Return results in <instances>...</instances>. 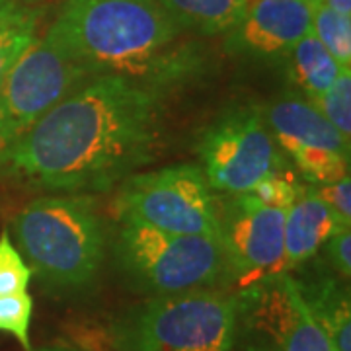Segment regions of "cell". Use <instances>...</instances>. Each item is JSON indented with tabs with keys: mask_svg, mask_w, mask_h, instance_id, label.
<instances>
[{
	"mask_svg": "<svg viewBox=\"0 0 351 351\" xmlns=\"http://www.w3.org/2000/svg\"><path fill=\"white\" fill-rule=\"evenodd\" d=\"M166 94L119 76L88 78L0 154V174L55 193H106L151 164Z\"/></svg>",
	"mask_w": 351,
	"mask_h": 351,
	"instance_id": "cell-1",
	"label": "cell"
},
{
	"mask_svg": "<svg viewBox=\"0 0 351 351\" xmlns=\"http://www.w3.org/2000/svg\"><path fill=\"white\" fill-rule=\"evenodd\" d=\"M158 0H63L45 38L90 78L119 76L162 94L203 75V51Z\"/></svg>",
	"mask_w": 351,
	"mask_h": 351,
	"instance_id": "cell-2",
	"label": "cell"
},
{
	"mask_svg": "<svg viewBox=\"0 0 351 351\" xmlns=\"http://www.w3.org/2000/svg\"><path fill=\"white\" fill-rule=\"evenodd\" d=\"M12 232L16 248L45 289L78 297L98 283L110 240L90 195L38 197L16 215Z\"/></svg>",
	"mask_w": 351,
	"mask_h": 351,
	"instance_id": "cell-3",
	"label": "cell"
},
{
	"mask_svg": "<svg viewBox=\"0 0 351 351\" xmlns=\"http://www.w3.org/2000/svg\"><path fill=\"white\" fill-rule=\"evenodd\" d=\"M239 295L201 289L147 297L112 324L115 351H234Z\"/></svg>",
	"mask_w": 351,
	"mask_h": 351,
	"instance_id": "cell-4",
	"label": "cell"
},
{
	"mask_svg": "<svg viewBox=\"0 0 351 351\" xmlns=\"http://www.w3.org/2000/svg\"><path fill=\"white\" fill-rule=\"evenodd\" d=\"M113 258L127 283L147 297L201 289L232 291L225 250L215 237L174 234L135 223H119Z\"/></svg>",
	"mask_w": 351,
	"mask_h": 351,
	"instance_id": "cell-5",
	"label": "cell"
},
{
	"mask_svg": "<svg viewBox=\"0 0 351 351\" xmlns=\"http://www.w3.org/2000/svg\"><path fill=\"white\" fill-rule=\"evenodd\" d=\"M113 209L119 223L219 239L221 205L201 166L178 164L127 176L115 188Z\"/></svg>",
	"mask_w": 351,
	"mask_h": 351,
	"instance_id": "cell-6",
	"label": "cell"
},
{
	"mask_svg": "<svg viewBox=\"0 0 351 351\" xmlns=\"http://www.w3.org/2000/svg\"><path fill=\"white\" fill-rule=\"evenodd\" d=\"M201 170L215 193L242 195L285 168L276 138L254 106L230 108L203 129L197 143Z\"/></svg>",
	"mask_w": 351,
	"mask_h": 351,
	"instance_id": "cell-7",
	"label": "cell"
},
{
	"mask_svg": "<svg viewBox=\"0 0 351 351\" xmlns=\"http://www.w3.org/2000/svg\"><path fill=\"white\" fill-rule=\"evenodd\" d=\"M90 76L49 39H34L0 84V154Z\"/></svg>",
	"mask_w": 351,
	"mask_h": 351,
	"instance_id": "cell-8",
	"label": "cell"
},
{
	"mask_svg": "<svg viewBox=\"0 0 351 351\" xmlns=\"http://www.w3.org/2000/svg\"><path fill=\"white\" fill-rule=\"evenodd\" d=\"M234 351H332L291 274L237 291Z\"/></svg>",
	"mask_w": 351,
	"mask_h": 351,
	"instance_id": "cell-9",
	"label": "cell"
},
{
	"mask_svg": "<svg viewBox=\"0 0 351 351\" xmlns=\"http://www.w3.org/2000/svg\"><path fill=\"white\" fill-rule=\"evenodd\" d=\"M285 211L271 209L248 193L230 195L219 213V242L230 269L232 291L287 274Z\"/></svg>",
	"mask_w": 351,
	"mask_h": 351,
	"instance_id": "cell-10",
	"label": "cell"
},
{
	"mask_svg": "<svg viewBox=\"0 0 351 351\" xmlns=\"http://www.w3.org/2000/svg\"><path fill=\"white\" fill-rule=\"evenodd\" d=\"M316 0H248L240 22L226 36V47L256 61H281L313 32Z\"/></svg>",
	"mask_w": 351,
	"mask_h": 351,
	"instance_id": "cell-11",
	"label": "cell"
},
{
	"mask_svg": "<svg viewBox=\"0 0 351 351\" xmlns=\"http://www.w3.org/2000/svg\"><path fill=\"white\" fill-rule=\"evenodd\" d=\"M262 115L277 147L287 156L301 147L326 149L350 156V141L339 135L338 129L318 112L313 101L301 94L277 96L263 108Z\"/></svg>",
	"mask_w": 351,
	"mask_h": 351,
	"instance_id": "cell-12",
	"label": "cell"
},
{
	"mask_svg": "<svg viewBox=\"0 0 351 351\" xmlns=\"http://www.w3.org/2000/svg\"><path fill=\"white\" fill-rule=\"evenodd\" d=\"M348 226L350 223H346L328 203L320 199L311 184H301L297 199L285 211L283 242L287 274L316 258L326 240Z\"/></svg>",
	"mask_w": 351,
	"mask_h": 351,
	"instance_id": "cell-13",
	"label": "cell"
},
{
	"mask_svg": "<svg viewBox=\"0 0 351 351\" xmlns=\"http://www.w3.org/2000/svg\"><path fill=\"white\" fill-rule=\"evenodd\" d=\"M293 279L332 351H351L350 289L343 285V279L330 271H308Z\"/></svg>",
	"mask_w": 351,
	"mask_h": 351,
	"instance_id": "cell-14",
	"label": "cell"
},
{
	"mask_svg": "<svg viewBox=\"0 0 351 351\" xmlns=\"http://www.w3.org/2000/svg\"><path fill=\"white\" fill-rule=\"evenodd\" d=\"M285 61L293 86L299 88L306 100L318 98L343 71L313 32L289 51Z\"/></svg>",
	"mask_w": 351,
	"mask_h": 351,
	"instance_id": "cell-15",
	"label": "cell"
},
{
	"mask_svg": "<svg viewBox=\"0 0 351 351\" xmlns=\"http://www.w3.org/2000/svg\"><path fill=\"white\" fill-rule=\"evenodd\" d=\"M180 27L189 34H228L239 24L248 0H158Z\"/></svg>",
	"mask_w": 351,
	"mask_h": 351,
	"instance_id": "cell-16",
	"label": "cell"
},
{
	"mask_svg": "<svg viewBox=\"0 0 351 351\" xmlns=\"http://www.w3.org/2000/svg\"><path fill=\"white\" fill-rule=\"evenodd\" d=\"M313 34L336 59L341 69L351 64V16L334 12L326 4L318 2L314 8Z\"/></svg>",
	"mask_w": 351,
	"mask_h": 351,
	"instance_id": "cell-17",
	"label": "cell"
},
{
	"mask_svg": "<svg viewBox=\"0 0 351 351\" xmlns=\"http://www.w3.org/2000/svg\"><path fill=\"white\" fill-rule=\"evenodd\" d=\"M297 170L311 186H324L350 176V156L336 151L301 147L289 154Z\"/></svg>",
	"mask_w": 351,
	"mask_h": 351,
	"instance_id": "cell-18",
	"label": "cell"
},
{
	"mask_svg": "<svg viewBox=\"0 0 351 351\" xmlns=\"http://www.w3.org/2000/svg\"><path fill=\"white\" fill-rule=\"evenodd\" d=\"M314 106L326 117L332 125L339 131V135L350 141L351 137V71L343 69L332 86L324 90L318 98H314Z\"/></svg>",
	"mask_w": 351,
	"mask_h": 351,
	"instance_id": "cell-19",
	"label": "cell"
},
{
	"mask_svg": "<svg viewBox=\"0 0 351 351\" xmlns=\"http://www.w3.org/2000/svg\"><path fill=\"white\" fill-rule=\"evenodd\" d=\"M32 316H34V297L27 291L0 297V332L10 334L18 339L24 351H32Z\"/></svg>",
	"mask_w": 351,
	"mask_h": 351,
	"instance_id": "cell-20",
	"label": "cell"
},
{
	"mask_svg": "<svg viewBox=\"0 0 351 351\" xmlns=\"http://www.w3.org/2000/svg\"><path fill=\"white\" fill-rule=\"evenodd\" d=\"M32 269L14 244L8 230L0 232V297L27 291Z\"/></svg>",
	"mask_w": 351,
	"mask_h": 351,
	"instance_id": "cell-21",
	"label": "cell"
},
{
	"mask_svg": "<svg viewBox=\"0 0 351 351\" xmlns=\"http://www.w3.org/2000/svg\"><path fill=\"white\" fill-rule=\"evenodd\" d=\"M299 182L291 180L283 172L279 174H271L263 178L262 182H258L254 188L248 191V195L254 197L258 203H262L265 207L271 209H281L287 211L293 205V201L299 195Z\"/></svg>",
	"mask_w": 351,
	"mask_h": 351,
	"instance_id": "cell-22",
	"label": "cell"
},
{
	"mask_svg": "<svg viewBox=\"0 0 351 351\" xmlns=\"http://www.w3.org/2000/svg\"><path fill=\"white\" fill-rule=\"evenodd\" d=\"M36 39V20L25 24L0 27V84L18 57L24 53L29 43Z\"/></svg>",
	"mask_w": 351,
	"mask_h": 351,
	"instance_id": "cell-23",
	"label": "cell"
},
{
	"mask_svg": "<svg viewBox=\"0 0 351 351\" xmlns=\"http://www.w3.org/2000/svg\"><path fill=\"white\" fill-rule=\"evenodd\" d=\"M324 248V256L330 267L338 274L341 279H350L351 276V230L341 228L338 232H334L330 239L326 240Z\"/></svg>",
	"mask_w": 351,
	"mask_h": 351,
	"instance_id": "cell-24",
	"label": "cell"
},
{
	"mask_svg": "<svg viewBox=\"0 0 351 351\" xmlns=\"http://www.w3.org/2000/svg\"><path fill=\"white\" fill-rule=\"evenodd\" d=\"M314 193L320 199L328 203L336 213L351 225V180L350 176L341 178L338 182L324 184V186H313Z\"/></svg>",
	"mask_w": 351,
	"mask_h": 351,
	"instance_id": "cell-25",
	"label": "cell"
},
{
	"mask_svg": "<svg viewBox=\"0 0 351 351\" xmlns=\"http://www.w3.org/2000/svg\"><path fill=\"white\" fill-rule=\"evenodd\" d=\"M38 20L34 8H27L20 0H0V27L25 24Z\"/></svg>",
	"mask_w": 351,
	"mask_h": 351,
	"instance_id": "cell-26",
	"label": "cell"
},
{
	"mask_svg": "<svg viewBox=\"0 0 351 351\" xmlns=\"http://www.w3.org/2000/svg\"><path fill=\"white\" fill-rule=\"evenodd\" d=\"M322 4H326L334 12L351 16V0H322Z\"/></svg>",
	"mask_w": 351,
	"mask_h": 351,
	"instance_id": "cell-27",
	"label": "cell"
},
{
	"mask_svg": "<svg viewBox=\"0 0 351 351\" xmlns=\"http://www.w3.org/2000/svg\"><path fill=\"white\" fill-rule=\"evenodd\" d=\"M36 351H73V350H63V348H41V350H36Z\"/></svg>",
	"mask_w": 351,
	"mask_h": 351,
	"instance_id": "cell-28",
	"label": "cell"
},
{
	"mask_svg": "<svg viewBox=\"0 0 351 351\" xmlns=\"http://www.w3.org/2000/svg\"><path fill=\"white\" fill-rule=\"evenodd\" d=\"M316 2H322V0H316Z\"/></svg>",
	"mask_w": 351,
	"mask_h": 351,
	"instance_id": "cell-29",
	"label": "cell"
}]
</instances>
